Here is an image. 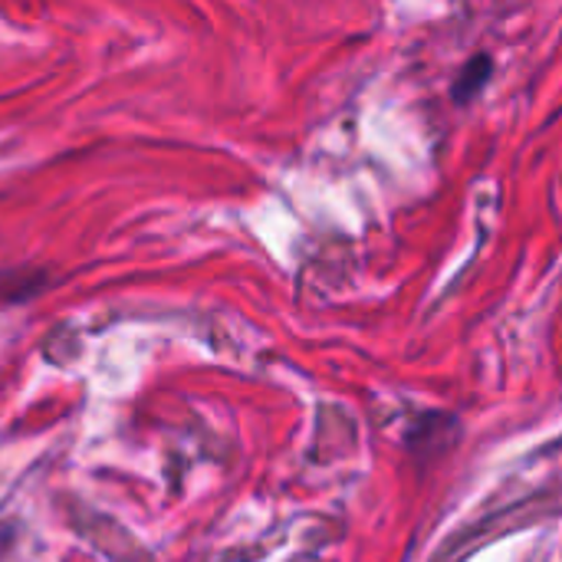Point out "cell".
Here are the masks:
<instances>
[{"mask_svg":"<svg viewBox=\"0 0 562 562\" xmlns=\"http://www.w3.org/2000/svg\"><path fill=\"white\" fill-rule=\"evenodd\" d=\"M491 76H494V56H491V53L471 56V59L461 66V72H458V79H454V86H451V99H454L458 105H471V102L487 89Z\"/></svg>","mask_w":562,"mask_h":562,"instance_id":"1","label":"cell"}]
</instances>
